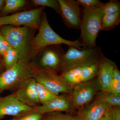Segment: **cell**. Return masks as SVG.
I'll return each instance as SVG.
<instances>
[{"label": "cell", "mask_w": 120, "mask_h": 120, "mask_svg": "<svg viewBox=\"0 0 120 120\" xmlns=\"http://www.w3.org/2000/svg\"><path fill=\"white\" fill-rule=\"evenodd\" d=\"M35 30L26 26H0V31L18 54L19 61L30 63L34 57L31 44Z\"/></svg>", "instance_id": "6da1fadb"}, {"label": "cell", "mask_w": 120, "mask_h": 120, "mask_svg": "<svg viewBox=\"0 0 120 120\" xmlns=\"http://www.w3.org/2000/svg\"><path fill=\"white\" fill-rule=\"evenodd\" d=\"M80 28V41L83 48H93L97 46L96 40L101 30L104 13L102 8H83Z\"/></svg>", "instance_id": "7a4b0ae2"}, {"label": "cell", "mask_w": 120, "mask_h": 120, "mask_svg": "<svg viewBox=\"0 0 120 120\" xmlns=\"http://www.w3.org/2000/svg\"><path fill=\"white\" fill-rule=\"evenodd\" d=\"M39 32L31 42V48L34 56L38 51L48 46L64 44L68 46H72L79 50L84 48L79 40L72 41L63 38L56 33L50 26L47 15L43 11L42 16Z\"/></svg>", "instance_id": "3957f363"}, {"label": "cell", "mask_w": 120, "mask_h": 120, "mask_svg": "<svg viewBox=\"0 0 120 120\" xmlns=\"http://www.w3.org/2000/svg\"><path fill=\"white\" fill-rule=\"evenodd\" d=\"M102 54L99 46L79 50L73 46H69L64 56L61 71L63 72L75 68L97 64Z\"/></svg>", "instance_id": "277c9868"}, {"label": "cell", "mask_w": 120, "mask_h": 120, "mask_svg": "<svg viewBox=\"0 0 120 120\" xmlns=\"http://www.w3.org/2000/svg\"><path fill=\"white\" fill-rule=\"evenodd\" d=\"M35 68L30 62L19 61L0 75V94L7 90L17 88L24 81L33 77Z\"/></svg>", "instance_id": "5b68a950"}, {"label": "cell", "mask_w": 120, "mask_h": 120, "mask_svg": "<svg viewBox=\"0 0 120 120\" xmlns=\"http://www.w3.org/2000/svg\"><path fill=\"white\" fill-rule=\"evenodd\" d=\"M33 77L37 82L56 95H58L61 93L72 92L73 86L66 82L56 71L35 68Z\"/></svg>", "instance_id": "8992f818"}, {"label": "cell", "mask_w": 120, "mask_h": 120, "mask_svg": "<svg viewBox=\"0 0 120 120\" xmlns=\"http://www.w3.org/2000/svg\"><path fill=\"white\" fill-rule=\"evenodd\" d=\"M65 52L61 45L44 47L38 51L32 58L38 61V64L34 66L37 69H50L57 72L61 71Z\"/></svg>", "instance_id": "52a82bcc"}, {"label": "cell", "mask_w": 120, "mask_h": 120, "mask_svg": "<svg viewBox=\"0 0 120 120\" xmlns=\"http://www.w3.org/2000/svg\"><path fill=\"white\" fill-rule=\"evenodd\" d=\"M45 8L39 7L11 15L0 16V26L6 25L15 26H23L35 30H38Z\"/></svg>", "instance_id": "ba28073f"}, {"label": "cell", "mask_w": 120, "mask_h": 120, "mask_svg": "<svg viewBox=\"0 0 120 120\" xmlns=\"http://www.w3.org/2000/svg\"><path fill=\"white\" fill-rule=\"evenodd\" d=\"M100 89L97 80L92 79L73 86L71 99L72 107L80 108L87 105Z\"/></svg>", "instance_id": "9c48e42d"}, {"label": "cell", "mask_w": 120, "mask_h": 120, "mask_svg": "<svg viewBox=\"0 0 120 120\" xmlns=\"http://www.w3.org/2000/svg\"><path fill=\"white\" fill-rule=\"evenodd\" d=\"M35 111L34 107L20 101L14 93L5 97L0 96V120L7 116L19 118Z\"/></svg>", "instance_id": "30bf717a"}, {"label": "cell", "mask_w": 120, "mask_h": 120, "mask_svg": "<svg viewBox=\"0 0 120 120\" xmlns=\"http://www.w3.org/2000/svg\"><path fill=\"white\" fill-rule=\"evenodd\" d=\"M60 4V15L65 24L68 28H80L82 10L75 0H58Z\"/></svg>", "instance_id": "8fae6325"}, {"label": "cell", "mask_w": 120, "mask_h": 120, "mask_svg": "<svg viewBox=\"0 0 120 120\" xmlns=\"http://www.w3.org/2000/svg\"><path fill=\"white\" fill-rule=\"evenodd\" d=\"M98 71L97 63L90 66L71 69L63 72L61 75L66 82L73 86L93 79L98 75Z\"/></svg>", "instance_id": "7c38bea8"}, {"label": "cell", "mask_w": 120, "mask_h": 120, "mask_svg": "<svg viewBox=\"0 0 120 120\" xmlns=\"http://www.w3.org/2000/svg\"><path fill=\"white\" fill-rule=\"evenodd\" d=\"M14 94L17 99L25 105L32 107L39 105L37 82L33 77L24 81Z\"/></svg>", "instance_id": "4fadbf2b"}, {"label": "cell", "mask_w": 120, "mask_h": 120, "mask_svg": "<svg viewBox=\"0 0 120 120\" xmlns=\"http://www.w3.org/2000/svg\"><path fill=\"white\" fill-rule=\"evenodd\" d=\"M112 108L107 104L95 99L90 105L80 108L76 117L79 120H99Z\"/></svg>", "instance_id": "5bb4252c"}, {"label": "cell", "mask_w": 120, "mask_h": 120, "mask_svg": "<svg viewBox=\"0 0 120 120\" xmlns=\"http://www.w3.org/2000/svg\"><path fill=\"white\" fill-rule=\"evenodd\" d=\"M71 99L68 96L57 95L45 104L34 107L35 111L42 114L53 112H70L72 109Z\"/></svg>", "instance_id": "9a60e30c"}, {"label": "cell", "mask_w": 120, "mask_h": 120, "mask_svg": "<svg viewBox=\"0 0 120 120\" xmlns=\"http://www.w3.org/2000/svg\"><path fill=\"white\" fill-rule=\"evenodd\" d=\"M98 79L101 90L105 91L113 79V71L116 67L115 63L102 54L98 63Z\"/></svg>", "instance_id": "2e32d148"}, {"label": "cell", "mask_w": 120, "mask_h": 120, "mask_svg": "<svg viewBox=\"0 0 120 120\" xmlns=\"http://www.w3.org/2000/svg\"><path fill=\"white\" fill-rule=\"evenodd\" d=\"M95 99L112 107H120V94H115L101 90L95 95Z\"/></svg>", "instance_id": "e0dca14e"}, {"label": "cell", "mask_w": 120, "mask_h": 120, "mask_svg": "<svg viewBox=\"0 0 120 120\" xmlns=\"http://www.w3.org/2000/svg\"><path fill=\"white\" fill-rule=\"evenodd\" d=\"M120 22V11L109 15H104L102 20L101 30H113Z\"/></svg>", "instance_id": "ac0fdd59"}, {"label": "cell", "mask_w": 120, "mask_h": 120, "mask_svg": "<svg viewBox=\"0 0 120 120\" xmlns=\"http://www.w3.org/2000/svg\"><path fill=\"white\" fill-rule=\"evenodd\" d=\"M26 1L24 0H6L2 10L0 12V16L7 15L25 7Z\"/></svg>", "instance_id": "d6986e66"}, {"label": "cell", "mask_w": 120, "mask_h": 120, "mask_svg": "<svg viewBox=\"0 0 120 120\" xmlns=\"http://www.w3.org/2000/svg\"><path fill=\"white\" fill-rule=\"evenodd\" d=\"M2 57L5 70L11 68L19 61L17 52L11 47L4 53Z\"/></svg>", "instance_id": "ffe728a7"}, {"label": "cell", "mask_w": 120, "mask_h": 120, "mask_svg": "<svg viewBox=\"0 0 120 120\" xmlns=\"http://www.w3.org/2000/svg\"><path fill=\"white\" fill-rule=\"evenodd\" d=\"M37 87L39 101L41 105L47 103L57 96L37 82Z\"/></svg>", "instance_id": "44dd1931"}, {"label": "cell", "mask_w": 120, "mask_h": 120, "mask_svg": "<svg viewBox=\"0 0 120 120\" xmlns=\"http://www.w3.org/2000/svg\"><path fill=\"white\" fill-rule=\"evenodd\" d=\"M32 4L35 7H49L53 9L56 12L60 15V4L56 0H32Z\"/></svg>", "instance_id": "7402d4cb"}, {"label": "cell", "mask_w": 120, "mask_h": 120, "mask_svg": "<svg viewBox=\"0 0 120 120\" xmlns=\"http://www.w3.org/2000/svg\"><path fill=\"white\" fill-rule=\"evenodd\" d=\"M104 15H109L120 11V3L116 0H111L104 4L102 8Z\"/></svg>", "instance_id": "603a6c76"}, {"label": "cell", "mask_w": 120, "mask_h": 120, "mask_svg": "<svg viewBox=\"0 0 120 120\" xmlns=\"http://www.w3.org/2000/svg\"><path fill=\"white\" fill-rule=\"evenodd\" d=\"M45 120H79L76 117L61 112H53L45 114Z\"/></svg>", "instance_id": "cb8c5ba5"}, {"label": "cell", "mask_w": 120, "mask_h": 120, "mask_svg": "<svg viewBox=\"0 0 120 120\" xmlns=\"http://www.w3.org/2000/svg\"><path fill=\"white\" fill-rule=\"evenodd\" d=\"M80 6L87 8H102L104 4L99 0H76Z\"/></svg>", "instance_id": "d4e9b609"}, {"label": "cell", "mask_w": 120, "mask_h": 120, "mask_svg": "<svg viewBox=\"0 0 120 120\" xmlns=\"http://www.w3.org/2000/svg\"><path fill=\"white\" fill-rule=\"evenodd\" d=\"M43 114L36 111L31 112L19 118V120H45Z\"/></svg>", "instance_id": "484cf974"}, {"label": "cell", "mask_w": 120, "mask_h": 120, "mask_svg": "<svg viewBox=\"0 0 120 120\" xmlns=\"http://www.w3.org/2000/svg\"><path fill=\"white\" fill-rule=\"evenodd\" d=\"M105 91L115 94H120V82L113 79Z\"/></svg>", "instance_id": "4316f807"}, {"label": "cell", "mask_w": 120, "mask_h": 120, "mask_svg": "<svg viewBox=\"0 0 120 120\" xmlns=\"http://www.w3.org/2000/svg\"><path fill=\"white\" fill-rule=\"evenodd\" d=\"M11 47L4 36L0 31V55L2 56Z\"/></svg>", "instance_id": "83f0119b"}, {"label": "cell", "mask_w": 120, "mask_h": 120, "mask_svg": "<svg viewBox=\"0 0 120 120\" xmlns=\"http://www.w3.org/2000/svg\"><path fill=\"white\" fill-rule=\"evenodd\" d=\"M112 112L113 120H120V107H112Z\"/></svg>", "instance_id": "f1b7e54d"}, {"label": "cell", "mask_w": 120, "mask_h": 120, "mask_svg": "<svg viewBox=\"0 0 120 120\" xmlns=\"http://www.w3.org/2000/svg\"><path fill=\"white\" fill-rule=\"evenodd\" d=\"M112 75L113 79L120 82V72L117 67H115L114 69Z\"/></svg>", "instance_id": "f546056e"}, {"label": "cell", "mask_w": 120, "mask_h": 120, "mask_svg": "<svg viewBox=\"0 0 120 120\" xmlns=\"http://www.w3.org/2000/svg\"><path fill=\"white\" fill-rule=\"evenodd\" d=\"M112 108L99 120H113L112 116Z\"/></svg>", "instance_id": "4dcf8cb0"}, {"label": "cell", "mask_w": 120, "mask_h": 120, "mask_svg": "<svg viewBox=\"0 0 120 120\" xmlns=\"http://www.w3.org/2000/svg\"><path fill=\"white\" fill-rule=\"evenodd\" d=\"M3 67H4L5 68L3 60V59L2 60V59L0 58V72L1 70H2V68H3Z\"/></svg>", "instance_id": "1f68e13d"}, {"label": "cell", "mask_w": 120, "mask_h": 120, "mask_svg": "<svg viewBox=\"0 0 120 120\" xmlns=\"http://www.w3.org/2000/svg\"><path fill=\"white\" fill-rule=\"evenodd\" d=\"M5 0H0V12L2 10L3 7L4 5Z\"/></svg>", "instance_id": "d6a6232c"}, {"label": "cell", "mask_w": 120, "mask_h": 120, "mask_svg": "<svg viewBox=\"0 0 120 120\" xmlns=\"http://www.w3.org/2000/svg\"><path fill=\"white\" fill-rule=\"evenodd\" d=\"M19 120V119H18V120Z\"/></svg>", "instance_id": "836d02e7"}]
</instances>
